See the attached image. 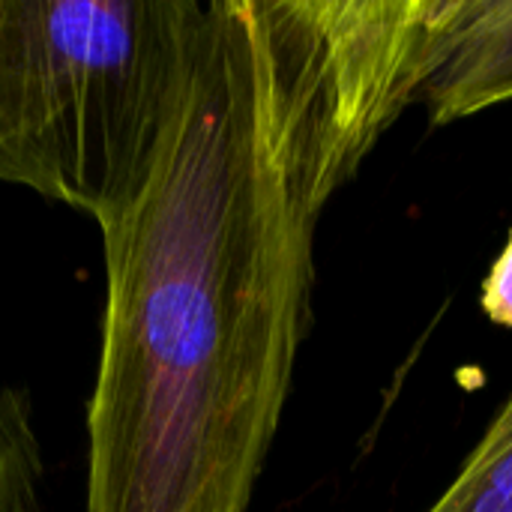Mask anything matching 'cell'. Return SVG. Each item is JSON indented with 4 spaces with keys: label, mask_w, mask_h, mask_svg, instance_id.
<instances>
[{
    "label": "cell",
    "mask_w": 512,
    "mask_h": 512,
    "mask_svg": "<svg viewBox=\"0 0 512 512\" xmlns=\"http://www.w3.org/2000/svg\"><path fill=\"white\" fill-rule=\"evenodd\" d=\"M384 135L318 0L201 3L150 174L99 222L87 512H249L312 324L324 210Z\"/></svg>",
    "instance_id": "obj_1"
},
{
    "label": "cell",
    "mask_w": 512,
    "mask_h": 512,
    "mask_svg": "<svg viewBox=\"0 0 512 512\" xmlns=\"http://www.w3.org/2000/svg\"><path fill=\"white\" fill-rule=\"evenodd\" d=\"M201 0H0V180L96 225L147 180Z\"/></svg>",
    "instance_id": "obj_2"
},
{
    "label": "cell",
    "mask_w": 512,
    "mask_h": 512,
    "mask_svg": "<svg viewBox=\"0 0 512 512\" xmlns=\"http://www.w3.org/2000/svg\"><path fill=\"white\" fill-rule=\"evenodd\" d=\"M420 99L432 126L512 102V0H450Z\"/></svg>",
    "instance_id": "obj_3"
},
{
    "label": "cell",
    "mask_w": 512,
    "mask_h": 512,
    "mask_svg": "<svg viewBox=\"0 0 512 512\" xmlns=\"http://www.w3.org/2000/svg\"><path fill=\"white\" fill-rule=\"evenodd\" d=\"M426 512H512V393Z\"/></svg>",
    "instance_id": "obj_4"
},
{
    "label": "cell",
    "mask_w": 512,
    "mask_h": 512,
    "mask_svg": "<svg viewBox=\"0 0 512 512\" xmlns=\"http://www.w3.org/2000/svg\"><path fill=\"white\" fill-rule=\"evenodd\" d=\"M42 456L27 399L0 387V512H39Z\"/></svg>",
    "instance_id": "obj_5"
},
{
    "label": "cell",
    "mask_w": 512,
    "mask_h": 512,
    "mask_svg": "<svg viewBox=\"0 0 512 512\" xmlns=\"http://www.w3.org/2000/svg\"><path fill=\"white\" fill-rule=\"evenodd\" d=\"M480 309L492 324L512 330V228L504 249L498 252V258L492 261V267L483 279Z\"/></svg>",
    "instance_id": "obj_6"
}]
</instances>
